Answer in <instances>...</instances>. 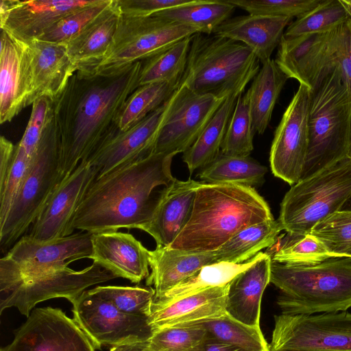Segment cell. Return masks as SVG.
I'll return each mask as SVG.
<instances>
[{
  "instance_id": "6da1fadb",
  "label": "cell",
  "mask_w": 351,
  "mask_h": 351,
  "mask_svg": "<svg viewBox=\"0 0 351 351\" xmlns=\"http://www.w3.org/2000/svg\"><path fill=\"white\" fill-rule=\"evenodd\" d=\"M143 61L117 71H77L53 101L51 125L60 149L62 180L119 130L121 112L140 86Z\"/></svg>"
},
{
  "instance_id": "7a4b0ae2",
  "label": "cell",
  "mask_w": 351,
  "mask_h": 351,
  "mask_svg": "<svg viewBox=\"0 0 351 351\" xmlns=\"http://www.w3.org/2000/svg\"><path fill=\"white\" fill-rule=\"evenodd\" d=\"M176 154H151L97 178L80 203L72 229L90 233L139 229L151 219L160 194L157 187L176 179L171 166Z\"/></svg>"
},
{
  "instance_id": "3957f363",
  "label": "cell",
  "mask_w": 351,
  "mask_h": 351,
  "mask_svg": "<svg viewBox=\"0 0 351 351\" xmlns=\"http://www.w3.org/2000/svg\"><path fill=\"white\" fill-rule=\"evenodd\" d=\"M271 219L268 204L252 186L204 182L189 221L168 247L189 254L215 252L243 229Z\"/></svg>"
},
{
  "instance_id": "277c9868",
  "label": "cell",
  "mask_w": 351,
  "mask_h": 351,
  "mask_svg": "<svg viewBox=\"0 0 351 351\" xmlns=\"http://www.w3.org/2000/svg\"><path fill=\"white\" fill-rule=\"evenodd\" d=\"M270 282L282 293L277 304L285 315H313L351 308V258H330L298 265L271 261Z\"/></svg>"
},
{
  "instance_id": "5b68a950",
  "label": "cell",
  "mask_w": 351,
  "mask_h": 351,
  "mask_svg": "<svg viewBox=\"0 0 351 351\" xmlns=\"http://www.w3.org/2000/svg\"><path fill=\"white\" fill-rule=\"evenodd\" d=\"M308 134V152L301 179L348 157L351 92L337 66L322 74L311 88Z\"/></svg>"
},
{
  "instance_id": "8992f818",
  "label": "cell",
  "mask_w": 351,
  "mask_h": 351,
  "mask_svg": "<svg viewBox=\"0 0 351 351\" xmlns=\"http://www.w3.org/2000/svg\"><path fill=\"white\" fill-rule=\"evenodd\" d=\"M260 69L259 60L244 44L197 33L192 36L180 84L197 94L226 99L243 93Z\"/></svg>"
},
{
  "instance_id": "52a82bcc",
  "label": "cell",
  "mask_w": 351,
  "mask_h": 351,
  "mask_svg": "<svg viewBox=\"0 0 351 351\" xmlns=\"http://www.w3.org/2000/svg\"><path fill=\"white\" fill-rule=\"evenodd\" d=\"M351 197V159L346 158L292 185L280 204L278 219L291 235H304Z\"/></svg>"
},
{
  "instance_id": "ba28073f",
  "label": "cell",
  "mask_w": 351,
  "mask_h": 351,
  "mask_svg": "<svg viewBox=\"0 0 351 351\" xmlns=\"http://www.w3.org/2000/svg\"><path fill=\"white\" fill-rule=\"evenodd\" d=\"M62 180L60 149L50 121L17 197L0 226L2 250L23 237Z\"/></svg>"
},
{
  "instance_id": "9c48e42d",
  "label": "cell",
  "mask_w": 351,
  "mask_h": 351,
  "mask_svg": "<svg viewBox=\"0 0 351 351\" xmlns=\"http://www.w3.org/2000/svg\"><path fill=\"white\" fill-rule=\"evenodd\" d=\"M197 33V30L192 27L154 15L134 16L121 12L112 41L94 72H112L143 61Z\"/></svg>"
},
{
  "instance_id": "30bf717a",
  "label": "cell",
  "mask_w": 351,
  "mask_h": 351,
  "mask_svg": "<svg viewBox=\"0 0 351 351\" xmlns=\"http://www.w3.org/2000/svg\"><path fill=\"white\" fill-rule=\"evenodd\" d=\"M92 236L93 233L85 232L47 241L23 236L0 259V291L22 280L89 258Z\"/></svg>"
},
{
  "instance_id": "8fae6325",
  "label": "cell",
  "mask_w": 351,
  "mask_h": 351,
  "mask_svg": "<svg viewBox=\"0 0 351 351\" xmlns=\"http://www.w3.org/2000/svg\"><path fill=\"white\" fill-rule=\"evenodd\" d=\"M269 351H351V313L275 315Z\"/></svg>"
},
{
  "instance_id": "7c38bea8",
  "label": "cell",
  "mask_w": 351,
  "mask_h": 351,
  "mask_svg": "<svg viewBox=\"0 0 351 351\" xmlns=\"http://www.w3.org/2000/svg\"><path fill=\"white\" fill-rule=\"evenodd\" d=\"M116 278L95 263L80 271L67 266L22 280L0 291V312L16 307L28 317L39 302L56 298H64L72 302L88 287Z\"/></svg>"
},
{
  "instance_id": "4fadbf2b",
  "label": "cell",
  "mask_w": 351,
  "mask_h": 351,
  "mask_svg": "<svg viewBox=\"0 0 351 351\" xmlns=\"http://www.w3.org/2000/svg\"><path fill=\"white\" fill-rule=\"evenodd\" d=\"M226 99L197 94L180 84L167 101L152 154L184 153Z\"/></svg>"
},
{
  "instance_id": "5bb4252c",
  "label": "cell",
  "mask_w": 351,
  "mask_h": 351,
  "mask_svg": "<svg viewBox=\"0 0 351 351\" xmlns=\"http://www.w3.org/2000/svg\"><path fill=\"white\" fill-rule=\"evenodd\" d=\"M71 304L74 320L96 350L103 345L145 341L154 333L148 317L125 313L90 290L84 291Z\"/></svg>"
},
{
  "instance_id": "9a60e30c",
  "label": "cell",
  "mask_w": 351,
  "mask_h": 351,
  "mask_svg": "<svg viewBox=\"0 0 351 351\" xmlns=\"http://www.w3.org/2000/svg\"><path fill=\"white\" fill-rule=\"evenodd\" d=\"M311 89L300 84L276 128L269 162L273 174L290 185L302 177L308 147Z\"/></svg>"
},
{
  "instance_id": "2e32d148",
  "label": "cell",
  "mask_w": 351,
  "mask_h": 351,
  "mask_svg": "<svg viewBox=\"0 0 351 351\" xmlns=\"http://www.w3.org/2000/svg\"><path fill=\"white\" fill-rule=\"evenodd\" d=\"M90 338L61 309L36 308L0 351H95Z\"/></svg>"
},
{
  "instance_id": "e0dca14e",
  "label": "cell",
  "mask_w": 351,
  "mask_h": 351,
  "mask_svg": "<svg viewBox=\"0 0 351 351\" xmlns=\"http://www.w3.org/2000/svg\"><path fill=\"white\" fill-rule=\"evenodd\" d=\"M97 173L88 161L79 164L56 188L28 235L36 240L47 241L72 234L75 213Z\"/></svg>"
},
{
  "instance_id": "ac0fdd59",
  "label": "cell",
  "mask_w": 351,
  "mask_h": 351,
  "mask_svg": "<svg viewBox=\"0 0 351 351\" xmlns=\"http://www.w3.org/2000/svg\"><path fill=\"white\" fill-rule=\"evenodd\" d=\"M91 0H1L0 27L15 38L29 43L38 39L69 13Z\"/></svg>"
},
{
  "instance_id": "d6986e66",
  "label": "cell",
  "mask_w": 351,
  "mask_h": 351,
  "mask_svg": "<svg viewBox=\"0 0 351 351\" xmlns=\"http://www.w3.org/2000/svg\"><path fill=\"white\" fill-rule=\"evenodd\" d=\"M167 101L141 121L118 132L88 160L101 177L152 154Z\"/></svg>"
},
{
  "instance_id": "ffe728a7",
  "label": "cell",
  "mask_w": 351,
  "mask_h": 351,
  "mask_svg": "<svg viewBox=\"0 0 351 351\" xmlns=\"http://www.w3.org/2000/svg\"><path fill=\"white\" fill-rule=\"evenodd\" d=\"M29 98L28 43L1 29L0 123L11 121L29 106Z\"/></svg>"
},
{
  "instance_id": "44dd1931",
  "label": "cell",
  "mask_w": 351,
  "mask_h": 351,
  "mask_svg": "<svg viewBox=\"0 0 351 351\" xmlns=\"http://www.w3.org/2000/svg\"><path fill=\"white\" fill-rule=\"evenodd\" d=\"M90 259L121 277L138 283L149 276V250L132 234L119 232L94 233Z\"/></svg>"
},
{
  "instance_id": "7402d4cb",
  "label": "cell",
  "mask_w": 351,
  "mask_h": 351,
  "mask_svg": "<svg viewBox=\"0 0 351 351\" xmlns=\"http://www.w3.org/2000/svg\"><path fill=\"white\" fill-rule=\"evenodd\" d=\"M328 32L295 37L283 35L276 63L289 78L311 89L322 74L333 68L328 54Z\"/></svg>"
},
{
  "instance_id": "603a6c76",
  "label": "cell",
  "mask_w": 351,
  "mask_h": 351,
  "mask_svg": "<svg viewBox=\"0 0 351 351\" xmlns=\"http://www.w3.org/2000/svg\"><path fill=\"white\" fill-rule=\"evenodd\" d=\"M28 43L29 53V105L38 98L55 100L77 71L65 45L34 40Z\"/></svg>"
},
{
  "instance_id": "cb8c5ba5",
  "label": "cell",
  "mask_w": 351,
  "mask_h": 351,
  "mask_svg": "<svg viewBox=\"0 0 351 351\" xmlns=\"http://www.w3.org/2000/svg\"><path fill=\"white\" fill-rule=\"evenodd\" d=\"M203 182L175 179L160 192L152 217L141 230L151 235L157 245L169 246L189 221L196 191Z\"/></svg>"
},
{
  "instance_id": "d4e9b609",
  "label": "cell",
  "mask_w": 351,
  "mask_h": 351,
  "mask_svg": "<svg viewBox=\"0 0 351 351\" xmlns=\"http://www.w3.org/2000/svg\"><path fill=\"white\" fill-rule=\"evenodd\" d=\"M229 284L208 289L173 302L152 304L148 317L154 331L178 327L219 317L225 314Z\"/></svg>"
},
{
  "instance_id": "484cf974",
  "label": "cell",
  "mask_w": 351,
  "mask_h": 351,
  "mask_svg": "<svg viewBox=\"0 0 351 351\" xmlns=\"http://www.w3.org/2000/svg\"><path fill=\"white\" fill-rule=\"evenodd\" d=\"M291 20L288 17L251 14L237 16L222 23L213 34L244 44L263 64L271 60Z\"/></svg>"
},
{
  "instance_id": "4316f807",
  "label": "cell",
  "mask_w": 351,
  "mask_h": 351,
  "mask_svg": "<svg viewBox=\"0 0 351 351\" xmlns=\"http://www.w3.org/2000/svg\"><path fill=\"white\" fill-rule=\"evenodd\" d=\"M271 255L263 254L229 283L226 312L232 318L251 326H260L263 292L270 282Z\"/></svg>"
},
{
  "instance_id": "83f0119b",
  "label": "cell",
  "mask_w": 351,
  "mask_h": 351,
  "mask_svg": "<svg viewBox=\"0 0 351 351\" xmlns=\"http://www.w3.org/2000/svg\"><path fill=\"white\" fill-rule=\"evenodd\" d=\"M120 16L118 0H113L100 16L65 45L77 71L94 72L110 47Z\"/></svg>"
},
{
  "instance_id": "f1b7e54d",
  "label": "cell",
  "mask_w": 351,
  "mask_h": 351,
  "mask_svg": "<svg viewBox=\"0 0 351 351\" xmlns=\"http://www.w3.org/2000/svg\"><path fill=\"white\" fill-rule=\"evenodd\" d=\"M215 263L214 252L189 254L167 246L157 245L155 250H149L151 274L146 284L154 285V300H156L204 266Z\"/></svg>"
},
{
  "instance_id": "f546056e",
  "label": "cell",
  "mask_w": 351,
  "mask_h": 351,
  "mask_svg": "<svg viewBox=\"0 0 351 351\" xmlns=\"http://www.w3.org/2000/svg\"><path fill=\"white\" fill-rule=\"evenodd\" d=\"M288 79L275 60L271 59L262 64L252 80L245 93L255 133L263 134L267 128L276 103Z\"/></svg>"
},
{
  "instance_id": "4dcf8cb0",
  "label": "cell",
  "mask_w": 351,
  "mask_h": 351,
  "mask_svg": "<svg viewBox=\"0 0 351 351\" xmlns=\"http://www.w3.org/2000/svg\"><path fill=\"white\" fill-rule=\"evenodd\" d=\"M239 95H230L223 101L196 141L183 153L182 160L191 174L196 169H202L209 165L220 154L228 123Z\"/></svg>"
},
{
  "instance_id": "1f68e13d",
  "label": "cell",
  "mask_w": 351,
  "mask_h": 351,
  "mask_svg": "<svg viewBox=\"0 0 351 351\" xmlns=\"http://www.w3.org/2000/svg\"><path fill=\"white\" fill-rule=\"evenodd\" d=\"M281 230L279 221L274 219L248 226L214 252L215 262H247L261 250L273 245Z\"/></svg>"
},
{
  "instance_id": "d6a6232c",
  "label": "cell",
  "mask_w": 351,
  "mask_h": 351,
  "mask_svg": "<svg viewBox=\"0 0 351 351\" xmlns=\"http://www.w3.org/2000/svg\"><path fill=\"white\" fill-rule=\"evenodd\" d=\"M235 8L228 0H190L185 4L153 15L192 27L198 33L210 35L219 25L231 17Z\"/></svg>"
},
{
  "instance_id": "836d02e7",
  "label": "cell",
  "mask_w": 351,
  "mask_h": 351,
  "mask_svg": "<svg viewBox=\"0 0 351 351\" xmlns=\"http://www.w3.org/2000/svg\"><path fill=\"white\" fill-rule=\"evenodd\" d=\"M263 254V252H259L248 261L240 264L219 262L205 265L166 291L153 304H165L208 289L225 286L239 274L252 265Z\"/></svg>"
},
{
  "instance_id": "e575fe53",
  "label": "cell",
  "mask_w": 351,
  "mask_h": 351,
  "mask_svg": "<svg viewBox=\"0 0 351 351\" xmlns=\"http://www.w3.org/2000/svg\"><path fill=\"white\" fill-rule=\"evenodd\" d=\"M265 166L249 156L224 155L221 153L198 176L206 183H232L257 186L265 181Z\"/></svg>"
},
{
  "instance_id": "d590c367",
  "label": "cell",
  "mask_w": 351,
  "mask_h": 351,
  "mask_svg": "<svg viewBox=\"0 0 351 351\" xmlns=\"http://www.w3.org/2000/svg\"><path fill=\"white\" fill-rule=\"evenodd\" d=\"M192 36L183 38L166 50L143 60L140 86L154 82L180 86L185 72Z\"/></svg>"
},
{
  "instance_id": "8d00e7d4",
  "label": "cell",
  "mask_w": 351,
  "mask_h": 351,
  "mask_svg": "<svg viewBox=\"0 0 351 351\" xmlns=\"http://www.w3.org/2000/svg\"><path fill=\"white\" fill-rule=\"evenodd\" d=\"M189 325L203 328L208 339L221 343L237 346L247 351H269V343L265 339L261 327L243 324L227 313L217 318Z\"/></svg>"
},
{
  "instance_id": "74e56055",
  "label": "cell",
  "mask_w": 351,
  "mask_h": 351,
  "mask_svg": "<svg viewBox=\"0 0 351 351\" xmlns=\"http://www.w3.org/2000/svg\"><path fill=\"white\" fill-rule=\"evenodd\" d=\"M180 86L154 82L138 86L128 97L121 112L119 130H127L141 121L164 104Z\"/></svg>"
},
{
  "instance_id": "f35d334b",
  "label": "cell",
  "mask_w": 351,
  "mask_h": 351,
  "mask_svg": "<svg viewBox=\"0 0 351 351\" xmlns=\"http://www.w3.org/2000/svg\"><path fill=\"white\" fill-rule=\"evenodd\" d=\"M348 19V14L340 0H322L317 7L291 23L284 36L327 32Z\"/></svg>"
},
{
  "instance_id": "ab89813d",
  "label": "cell",
  "mask_w": 351,
  "mask_h": 351,
  "mask_svg": "<svg viewBox=\"0 0 351 351\" xmlns=\"http://www.w3.org/2000/svg\"><path fill=\"white\" fill-rule=\"evenodd\" d=\"M253 130L246 93L241 94L230 119L221 153L228 156H249L254 149Z\"/></svg>"
},
{
  "instance_id": "60d3db41",
  "label": "cell",
  "mask_w": 351,
  "mask_h": 351,
  "mask_svg": "<svg viewBox=\"0 0 351 351\" xmlns=\"http://www.w3.org/2000/svg\"><path fill=\"white\" fill-rule=\"evenodd\" d=\"M112 1L91 0L89 4L62 18L38 40L65 45L100 16Z\"/></svg>"
},
{
  "instance_id": "b9f144b4",
  "label": "cell",
  "mask_w": 351,
  "mask_h": 351,
  "mask_svg": "<svg viewBox=\"0 0 351 351\" xmlns=\"http://www.w3.org/2000/svg\"><path fill=\"white\" fill-rule=\"evenodd\" d=\"M91 292L110 302L121 311L149 317L154 300L155 290L151 287L98 286Z\"/></svg>"
},
{
  "instance_id": "7bdbcfd3",
  "label": "cell",
  "mask_w": 351,
  "mask_h": 351,
  "mask_svg": "<svg viewBox=\"0 0 351 351\" xmlns=\"http://www.w3.org/2000/svg\"><path fill=\"white\" fill-rule=\"evenodd\" d=\"M310 233L325 245L331 258L343 257L351 250V210L330 215L317 223Z\"/></svg>"
},
{
  "instance_id": "ee69618b",
  "label": "cell",
  "mask_w": 351,
  "mask_h": 351,
  "mask_svg": "<svg viewBox=\"0 0 351 351\" xmlns=\"http://www.w3.org/2000/svg\"><path fill=\"white\" fill-rule=\"evenodd\" d=\"M288 236L289 239L274 254L272 261L310 265L331 258L325 245L311 233L304 235L288 234Z\"/></svg>"
},
{
  "instance_id": "f6af8a7d",
  "label": "cell",
  "mask_w": 351,
  "mask_h": 351,
  "mask_svg": "<svg viewBox=\"0 0 351 351\" xmlns=\"http://www.w3.org/2000/svg\"><path fill=\"white\" fill-rule=\"evenodd\" d=\"M207 339L206 332L195 325L167 327L153 333L145 351H196Z\"/></svg>"
},
{
  "instance_id": "bcb514c9",
  "label": "cell",
  "mask_w": 351,
  "mask_h": 351,
  "mask_svg": "<svg viewBox=\"0 0 351 351\" xmlns=\"http://www.w3.org/2000/svg\"><path fill=\"white\" fill-rule=\"evenodd\" d=\"M251 14L299 17L317 7L322 0H228Z\"/></svg>"
},
{
  "instance_id": "7dc6e473",
  "label": "cell",
  "mask_w": 351,
  "mask_h": 351,
  "mask_svg": "<svg viewBox=\"0 0 351 351\" xmlns=\"http://www.w3.org/2000/svg\"><path fill=\"white\" fill-rule=\"evenodd\" d=\"M32 159L19 143L15 145L11 167L5 181L0 184V226L5 222L17 197Z\"/></svg>"
},
{
  "instance_id": "c3c4849f",
  "label": "cell",
  "mask_w": 351,
  "mask_h": 351,
  "mask_svg": "<svg viewBox=\"0 0 351 351\" xmlns=\"http://www.w3.org/2000/svg\"><path fill=\"white\" fill-rule=\"evenodd\" d=\"M328 54L332 66H337L343 81L351 92V20L328 32Z\"/></svg>"
},
{
  "instance_id": "681fc988",
  "label": "cell",
  "mask_w": 351,
  "mask_h": 351,
  "mask_svg": "<svg viewBox=\"0 0 351 351\" xmlns=\"http://www.w3.org/2000/svg\"><path fill=\"white\" fill-rule=\"evenodd\" d=\"M53 100L43 97L32 104L30 117L21 141L18 143L30 158L35 156L45 131L51 121Z\"/></svg>"
},
{
  "instance_id": "f907efd6",
  "label": "cell",
  "mask_w": 351,
  "mask_h": 351,
  "mask_svg": "<svg viewBox=\"0 0 351 351\" xmlns=\"http://www.w3.org/2000/svg\"><path fill=\"white\" fill-rule=\"evenodd\" d=\"M190 0H118L122 14L134 16H149L171 8L188 3Z\"/></svg>"
},
{
  "instance_id": "816d5d0a",
  "label": "cell",
  "mask_w": 351,
  "mask_h": 351,
  "mask_svg": "<svg viewBox=\"0 0 351 351\" xmlns=\"http://www.w3.org/2000/svg\"><path fill=\"white\" fill-rule=\"evenodd\" d=\"M15 152V145L3 136L0 138V184H2L11 167Z\"/></svg>"
},
{
  "instance_id": "f5cc1de1",
  "label": "cell",
  "mask_w": 351,
  "mask_h": 351,
  "mask_svg": "<svg viewBox=\"0 0 351 351\" xmlns=\"http://www.w3.org/2000/svg\"><path fill=\"white\" fill-rule=\"evenodd\" d=\"M196 351H247L237 346L221 343L210 339L206 341Z\"/></svg>"
},
{
  "instance_id": "db71d44e",
  "label": "cell",
  "mask_w": 351,
  "mask_h": 351,
  "mask_svg": "<svg viewBox=\"0 0 351 351\" xmlns=\"http://www.w3.org/2000/svg\"><path fill=\"white\" fill-rule=\"evenodd\" d=\"M147 341L126 343L114 346L110 351H145Z\"/></svg>"
},
{
  "instance_id": "11a10c76",
  "label": "cell",
  "mask_w": 351,
  "mask_h": 351,
  "mask_svg": "<svg viewBox=\"0 0 351 351\" xmlns=\"http://www.w3.org/2000/svg\"><path fill=\"white\" fill-rule=\"evenodd\" d=\"M340 2L345 8L348 18L351 20V0H340Z\"/></svg>"
},
{
  "instance_id": "9f6ffc18",
  "label": "cell",
  "mask_w": 351,
  "mask_h": 351,
  "mask_svg": "<svg viewBox=\"0 0 351 351\" xmlns=\"http://www.w3.org/2000/svg\"><path fill=\"white\" fill-rule=\"evenodd\" d=\"M341 210H351V197L346 202Z\"/></svg>"
},
{
  "instance_id": "6f0895ef",
  "label": "cell",
  "mask_w": 351,
  "mask_h": 351,
  "mask_svg": "<svg viewBox=\"0 0 351 351\" xmlns=\"http://www.w3.org/2000/svg\"><path fill=\"white\" fill-rule=\"evenodd\" d=\"M343 257H350L351 258V250L344 254Z\"/></svg>"
},
{
  "instance_id": "680465c9",
  "label": "cell",
  "mask_w": 351,
  "mask_h": 351,
  "mask_svg": "<svg viewBox=\"0 0 351 351\" xmlns=\"http://www.w3.org/2000/svg\"><path fill=\"white\" fill-rule=\"evenodd\" d=\"M348 158H350L351 159V143H350V152H349V154H348Z\"/></svg>"
},
{
  "instance_id": "91938a15",
  "label": "cell",
  "mask_w": 351,
  "mask_h": 351,
  "mask_svg": "<svg viewBox=\"0 0 351 351\" xmlns=\"http://www.w3.org/2000/svg\"></svg>"
}]
</instances>
